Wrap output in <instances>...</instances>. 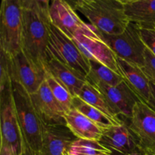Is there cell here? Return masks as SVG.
<instances>
[{"instance_id":"6da1fadb","label":"cell","mask_w":155,"mask_h":155,"mask_svg":"<svg viewBox=\"0 0 155 155\" xmlns=\"http://www.w3.org/2000/svg\"><path fill=\"white\" fill-rule=\"evenodd\" d=\"M50 2L22 0V51L28 58L45 68L48 61V45L51 23Z\"/></svg>"},{"instance_id":"7a4b0ae2","label":"cell","mask_w":155,"mask_h":155,"mask_svg":"<svg viewBox=\"0 0 155 155\" xmlns=\"http://www.w3.org/2000/svg\"><path fill=\"white\" fill-rule=\"evenodd\" d=\"M69 3L101 34H120L130 23L121 0H74Z\"/></svg>"},{"instance_id":"3957f363","label":"cell","mask_w":155,"mask_h":155,"mask_svg":"<svg viewBox=\"0 0 155 155\" xmlns=\"http://www.w3.org/2000/svg\"><path fill=\"white\" fill-rule=\"evenodd\" d=\"M14 104L25 145L39 154L42 146V124L30 95L18 83L12 82Z\"/></svg>"},{"instance_id":"277c9868","label":"cell","mask_w":155,"mask_h":155,"mask_svg":"<svg viewBox=\"0 0 155 155\" xmlns=\"http://www.w3.org/2000/svg\"><path fill=\"white\" fill-rule=\"evenodd\" d=\"M22 0H2L0 8V51L12 58L22 51Z\"/></svg>"},{"instance_id":"5b68a950","label":"cell","mask_w":155,"mask_h":155,"mask_svg":"<svg viewBox=\"0 0 155 155\" xmlns=\"http://www.w3.org/2000/svg\"><path fill=\"white\" fill-rule=\"evenodd\" d=\"M0 147L10 148L15 154L21 155L26 145L14 104L12 83L0 86Z\"/></svg>"},{"instance_id":"8992f818","label":"cell","mask_w":155,"mask_h":155,"mask_svg":"<svg viewBox=\"0 0 155 155\" xmlns=\"http://www.w3.org/2000/svg\"><path fill=\"white\" fill-rule=\"evenodd\" d=\"M48 58H54L86 77L90 71L89 61L74 40L51 24L48 45Z\"/></svg>"},{"instance_id":"52a82bcc","label":"cell","mask_w":155,"mask_h":155,"mask_svg":"<svg viewBox=\"0 0 155 155\" xmlns=\"http://www.w3.org/2000/svg\"><path fill=\"white\" fill-rule=\"evenodd\" d=\"M117 58L142 68L145 64V47L140 34V28L130 22L127 28L118 35L101 34Z\"/></svg>"},{"instance_id":"ba28073f","label":"cell","mask_w":155,"mask_h":155,"mask_svg":"<svg viewBox=\"0 0 155 155\" xmlns=\"http://www.w3.org/2000/svg\"><path fill=\"white\" fill-rule=\"evenodd\" d=\"M73 40L88 60L97 61L120 74L117 57L93 26L87 24L74 36Z\"/></svg>"},{"instance_id":"9c48e42d","label":"cell","mask_w":155,"mask_h":155,"mask_svg":"<svg viewBox=\"0 0 155 155\" xmlns=\"http://www.w3.org/2000/svg\"><path fill=\"white\" fill-rule=\"evenodd\" d=\"M9 68L12 81L21 85L30 95L45 82L46 69L32 61L23 51L9 58Z\"/></svg>"},{"instance_id":"30bf717a","label":"cell","mask_w":155,"mask_h":155,"mask_svg":"<svg viewBox=\"0 0 155 155\" xmlns=\"http://www.w3.org/2000/svg\"><path fill=\"white\" fill-rule=\"evenodd\" d=\"M129 127L142 151H155V110L142 101L135 106Z\"/></svg>"},{"instance_id":"8fae6325","label":"cell","mask_w":155,"mask_h":155,"mask_svg":"<svg viewBox=\"0 0 155 155\" xmlns=\"http://www.w3.org/2000/svg\"><path fill=\"white\" fill-rule=\"evenodd\" d=\"M49 17L51 24L71 39L88 24L82 21L69 2L64 0L50 2Z\"/></svg>"},{"instance_id":"7c38bea8","label":"cell","mask_w":155,"mask_h":155,"mask_svg":"<svg viewBox=\"0 0 155 155\" xmlns=\"http://www.w3.org/2000/svg\"><path fill=\"white\" fill-rule=\"evenodd\" d=\"M33 106L42 124L47 125H66L65 112L44 82L37 91L30 95Z\"/></svg>"},{"instance_id":"4fadbf2b","label":"cell","mask_w":155,"mask_h":155,"mask_svg":"<svg viewBox=\"0 0 155 155\" xmlns=\"http://www.w3.org/2000/svg\"><path fill=\"white\" fill-rule=\"evenodd\" d=\"M94 86L102 93L117 116L131 118L135 106L140 101L125 82L116 86L104 84Z\"/></svg>"},{"instance_id":"5bb4252c","label":"cell","mask_w":155,"mask_h":155,"mask_svg":"<svg viewBox=\"0 0 155 155\" xmlns=\"http://www.w3.org/2000/svg\"><path fill=\"white\" fill-rule=\"evenodd\" d=\"M77 139L66 125L42 124V146L39 155H68L70 146Z\"/></svg>"},{"instance_id":"9a60e30c","label":"cell","mask_w":155,"mask_h":155,"mask_svg":"<svg viewBox=\"0 0 155 155\" xmlns=\"http://www.w3.org/2000/svg\"><path fill=\"white\" fill-rule=\"evenodd\" d=\"M117 64L120 73L127 86L134 92L139 101L154 110V101L151 92L150 80L142 68L120 58H117Z\"/></svg>"},{"instance_id":"2e32d148","label":"cell","mask_w":155,"mask_h":155,"mask_svg":"<svg viewBox=\"0 0 155 155\" xmlns=\"http://www.w3.org/2000/svg\"><path fill=\"white\" fill-rule=\"evenodd\" d=\"M100 143L115 155H124L139 149L136 136L125 123L103 130Z\"/></svg>"},{"instance_id":"e0dca14e","label":"cell","mask_w":155,"mask_h":155,"mask_svg":"<svg viewBox=\"0 0 155 155\" xmlns=\"http://www.w3.org/2000/svg\"><path fill=\"white\" fill-rule=\"evenodd\" d=\"M130 22L140 29H155V0H121Z\"/></svg>"},{"instance_id":"ac0fdd59","label":"cell","mask_w":155,"mask_h":155,"mask_svg":"<svg viewBox=\"0 0 155 155\" xmlns=\"http://www.w3.org/2000/svg\"><path fill=\"white\" fill-rule=\"evenodd\" d=\"M64 119L66 126L77 139L98 142L101 139L102 129L74 107L65 113Z\"/></svg>"},{"instance_id":"d6986e66","label":"cell","mask_w":155,"mask_h":155,"mask_svg":"<svg viewBox=\"0 0 155 155\" xmlns=\"http://www.w3.org/2000/svg\"><path fill=\"white\" fill-rule=\"evenodd\" d=\"M45 69L64 85L74 97L80 95L83 86L87 83L86 77L54 58H48Z\"/></svg>"},{"instance_id":"ffe728a7","label":"cell","mask_w":155,"mask_h":155,"mask_svg":"<svg viewBox=\"0 0 155 155\" xmlns=\"http://www.w3.org/2000/svg\"><path fill=\"white\" fill-rule=\"evenodd\" d=\"M90 71L86 77L88 83L92 86L104 84L116 86L124 81L121 74H117L103 64L95 60H89Z\"/></svg>"},{"instance_id":"44dd1931","label":"cell","mask_w":155,"mask_h":155,"mask_svg":"<svg viewBox=\"0 0 155 155\" xmlns=\"http://www.w3.org/2000/svg\"><path fill=\"white\" fill-rule=\"evenodd\" d=\"M80 97L81 99L86 101L89 104H90L92 107H95L98 110H101L102 113L107 115L108 117L114 120L117 124H123L124 121L121 120L119 117L117 116L114 114V110L110 107V104L107 102L106 98L102 95L101 92L98 89L90 84L89 83H86L85 86H83L81 92H80Z\"/></svg>"},{"instance_id":"7402d4cb","label":"cell","mask_w":155,"mask_h":155,"mask_svg":"<svg viewBox=\"0 0 155 155\" xmlns=\"http://www.w3.org/2000/svg\"><path fill=\"white\" fill-rule=\"evenodd\" d=\"M73 107L77 109L78 111H80V113L87 117L88 118H89L91 120L93 121L95 124H97L102 130H105V129L109 128L112 126L120 125V124H117L114 120L108 117L107 115L102 113L101 110L91 106L90 104L86 103V101H83L78 96L74 98Z\"/></svg>"},{"instance_id":"603a6c76","label":"cell","mask_w":155,"mask_h":155,"mask_svg":"<svg viewBox=\"0 0 155 155\" xmlns=\"http://www.w3.org/2000/svg\"><path fill=\"white\" fill-rule=\"evenodd\" d=\"M45 81L64 111L67 113L70 110H71L74 107L73 101H74V97L68 90V88L47 71L45 74Z\"/></svg>"},{"instance_id":"cb8c5ba5","label":"cell","mask_w":155,"mask_h":155,"mask_svg":"<svg viewBox=\"0 0 155 155\" xmlns=\"http://www.w3.org/2000/svg\"><path fill=\"white\" fill-rule=\"evenodd\" d=\"M70 155H112V152L100 142L77 139L70 146Z\"/></svg>"},{"instance_id":"d4e9b609","label":"cell","mask_w":155,"mask_h":155,"mask_svg":"<svg viewBox=\"0 0 155 155\" xmlns=\"http://www.w3.org/2000/svg\"><path fill=\"white\" fill-rule=\"evenodd\" d=\"M142 70L151 83H155V56L148 48L145 50V64Z\"/></svg>"},{"instance_id":"484cf974","label":"cell","mask_w":155,"mask_h":155,"mask_svg":"<svg viewBox=\"0 0 155 155\" xmlns=\"http://www.w3.org/2000/svg\"><path fill=\"white\" fill-rule=\"evenodd\" d=\"M140 34L146 48L155 56V29H140Z\"/></svg>"},{"instance_id":"4316f807","label":"cell","mask_w":155,"mask_h":155,"mask_svg":"<svg viewBox=\"0 0 155 155\" xmlns=\"http://www.w3.org/2000/svg\"><path fill=\"white\" fill-rule=\"evenodd\" d=\"M0 155H18L15 154L12 149L5 148V147H0Z\"/></svg>"},{"instance_id":"83f0119b","label":"cell","mask_w":155,"mask_h":155,"mask_svg":"<svg viewBox=\"0 0 155 155\" xmlns=\"http://www.w3.org/2000/svg\"><path fill=\"white\" fill-rule=\"evenodd\" d=\"M21 155H39V154H36V153H35L34 151H32V150L30 149L29 147H27V145H26L25 148H24V151H23L22 154Z\"/></svg>"},{"instance_id":"f1b7e54d","label":"cell","mask_w":155,"mask_h":155,"mask_svg":"<svg viewBox=\"0 0 155 155\" xmlns=\"http://www.w3.org/2000/svg\"><path fill=\"white\" fill-rule=\"evenodd\" d=\"M124 155H146V154H145V151H142L141 149H138L136 150V151H133V152H130L129 153V154H124Z\"/></svg>"},{"instance_id":"f546056e","label":"cell","mask_w":155,"mask_h":155,"mask_svg":"<svg viewBox=\"0 0 155 155\" xmlns=\"http://www.w3.org/2000/svg\"><path fill=\"white\" fill-rule=\"evenodd\" d=\"M150 86H151V94H152L153 98H154V110H155V83H151V82H150Z\"/></svg>"},{"instance_id":"4dcf8cb0","label":"cell","mask_w":155,"mask_h":155,"mask_svg":"<svg viewBox=\"0 0 155 155\" xmlns=\"http://www.w3.org/2000/svg\"><path fill=\"white\" fill-rule=\"evenodd\" d=\"M146 155H155V151H147L145 152Z\"/></svg>"},{"instance_id":"1f68e13d","label":"cell","mask_w":155,"mask_h":155,"mask_svg":"<svg viewBox=\"0 0 155 155\" xmlns=\"http://www.w3.org/2000/svg\"><path fill=\"white\" fill-rule=\"evenodd\" d=\"M68 155H70V154H68Z\"/></svg>"}]
</instances>
